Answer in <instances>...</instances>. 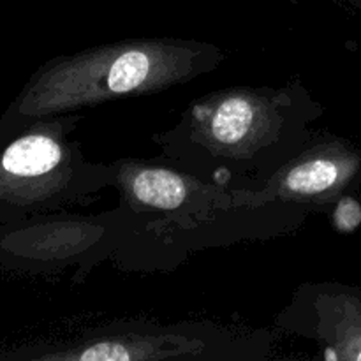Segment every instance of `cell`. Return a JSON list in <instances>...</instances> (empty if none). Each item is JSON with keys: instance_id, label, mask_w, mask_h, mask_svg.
Wrapping results in <instances>:
<instances>
[{"instance_id": "4", "label": "cell", "mask_w": 361, "mask_h": 361, "mask_svg": "<svg viewBox=\"0 0 361 361\" xmlns=\"http://www.w3.org/2000/svg\"><path fill=\"white\" fill-rule=\"evenodd\" d=\"M275 337L267 330H240L214 321L162 324L147 319L113 321L76 337L9 355L37 361H264Z\"/></svg>"}, {"instance_id": "10", "label": "cell", "mask_w": 361, "mask_h": 361, "mask_svg": "<svg viewBox=\"0 0 361 361\" xmlns=\"http://www.w3.org/2000/svg\"><path fill=\"white\" fill-rule=\"evenodd\" d=\"M289 2H291V4H298L300 0H289Z\"/></svg>"}, {"instance_id": "8", "label": "cell", "mask_w": 361, "mask_h": 361, "mask_svg": "<svg viewBox=\"0 0 361 361\" xmlns=\"http://www.w3.org/2000/svg\"><path fill=\"white\" fill-rule=\"evenodd\" d=\"M358 162L335 141L323 140L314 133L307 147L279 169L259 190L254 192V203L270 201L295 204L316 214V210L335 207L345 196V185Z\"/></svg>"}, {"instance_id": "2", "label": "cell", "mask_w": 361, "mask_h": 361, "mask_svg": "<svg viewBox=\"0 0 361 361\" xmlns=\"http://www.w3.org/2000/svg\"><path fill=\"white\" fill-rule=\"evenodd\" d=\"M226 51L183 37H130L48 60L0 115V147L49 116L161 94L212 73Z\"/></svg>"}, {"instance_id": "3", "label": "cell", "mask_w": 361, "mask_h": 361, "mask_svg": "<svg viewBox=\"0 0 361 361\" xmlns=\"http://www.w3.org/2000/svg\"><path fill=\"white\" fill-rule=\"evenodd\" d=\"M81 113L49 116L0 147V224L67 212L113 189V164L87 157L74 130Z\"/></svg>"}, {"instance_id": "7", "label": "cell", "mask_w": 361, "mask_h": 361, "mask_svg": "<svg viewBox=\"0 0 361 361\" xmlns=\"http://www.w3.org/2000/svg\"><path fill=\"white\" fill-rule=\"evenodd\" d=\"M113 189L136 228H157L204 217L221 208L256 204L252 190H233L200 178L168 159H120Z\"/></svg>"}, {"instance_id": "6", "label": "cell", "mask_w": 361, "mask_h": 361, "mask_svg": "<svg viewBox=\"0 0 361 361\" xmlns=\"http://www.w3.org/2000/svg\"><path fill=\"white\" fill-rule=\"evenodd\" d=\"M310 212L281 201L236 204L192 221L157 228H136L129 243L116 254L127 270H173L187 254L208 247L231 245L250 238H270L298 228Z\"/></svg>"}, {"instance_id": "5", "label": "cell", "mask_w": 361, "mask_h": 361, "mask_svg": "<svg viewBox=\"0 0 361 361\" xmlns=\"http://www.w3.org/2000/svg\"><path fill=\"white\" fill-rule=\"evenodd\" d=\"M136 224L126 208L97 215L56 212L0 224V268L32 275H56L74 268L81 282L95 267L115 259Z\"/></svg>"}, {"instance_id": "1", "label": "cell", "mask_w": 361, "mask_h": 361, "mask_svg": "<svg viewBox=\"0 0 361 361\" xmlns=\"http://www.w3.org/2000/svg\"><path fill=\"white\" fill-rule=\"evenodd\" d=\"M323 108L302 81L231 87L190 102L152 136L161 157L233 190H259L307 147Z\"/></svg>"}, {"instance_id": "9", "label": "cell", "mask_w": 361, "mask_h": 361, "mask_svg": "<svg viewBox=\"0 0 361 361\" xmlns=\"http://www.w3.org/2000/svg\"><path fill=\"white\" fill-rule=\"evenodd\" d=\"M334 228L341 233H353L361 224V204L355 197L342 196L331 210Z\"/></svg>"}]
</instances>
